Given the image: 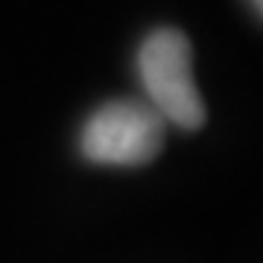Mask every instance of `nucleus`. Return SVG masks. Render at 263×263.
Returning <instances> with one entry per match:
<instances>
[{"instance_id": "nucleus-1", "label": "nucleus", "mask_w": 263, "mask_h": 263, "mask_svg": "<svg viewBox=\"0 0 263 263\" xmlns=\"http://www.w3.org/2000/svg\"><path fill=\"white\" fill-rule=\"evenodd\" d=\"M138 79L143 94L164 123L179 129H199L208 120L205 100L193 76V50L179 29H155L138 50Z\"/></svg>"}, {"instance_id": "nucleus-2", "label": "nucleus", "mask_w": 263, "mask_h": 263, "mask_svg": "<svg viewBox=\"0 0 263 263\" xmlns=\"http://www.w3.org/2000/svg\"><path fill=\"white\" fill-rule=\"evenodd\" d=\"M167 138V123L143 100H111L82 126L79 149L91 164L141 167L149 164Z\"/></svg>"}, {"instance_id": "nucleus-3", "label": "nucleus", "mask_w": 263, "mask_h": 263, "mask_svg": "<svg viewBox=\"0 0 263 263\" xmlns=\"http://www.w3.org/2000/svg\"><path fill=\"white\" fill-rule=\"evenodd\" d=\"M249 3H252V6H254V12L260 15V9H263V0H249Z\"/></svg>"}]
</instances>
